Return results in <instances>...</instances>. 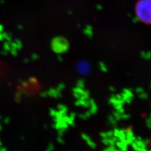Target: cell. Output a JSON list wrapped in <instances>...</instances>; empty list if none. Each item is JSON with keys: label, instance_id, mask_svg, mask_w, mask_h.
I'll return each mask as SVG.
<instances>
[{"label": "cell", "instance_id": "cell-1", "mask_svg": "<svg viewBox=\"0 0 151 151\" xmlns=\"http://www.w3.org/2000/svg\"><path fill=\"white\" fill-rule=\"evenodd\" d=\"M136 14L141 21L151 24V0H139L136 5Z\"/></svg>", "mask_w": 151, "mask_h": 151}]
</instances>
